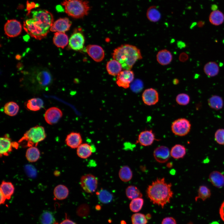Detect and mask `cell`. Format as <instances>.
Instances as JSON below:
<instances>
[{
	"label": "cell",
	"instance_id": "cell-1",
	"mask_svg": "<svg viewBox=\"0 0 224 224\" xmlns=\"http://www.w3.org/2000/svg\"><path fill=\"white\" fill-rule=\"evenodd\" d=\"M172 184L166 182L164 178H157L147 187V194L150 201L154 204L163 208L170 203L173 193Z\"/></svg>",
	"mask_w": 224,
	"mask_h": 224
},
{
	"label": "cell",
	"instance_id": "cell-2",
	"mask_svg": "<svg viewBox=\"0 0 224 224\" xmlns=\"http://www.w3.org/2000/svg\"><path fill=\"white\" fill-rule=\"evenodd\" d=\"M112 55L113 58L126 70H131L136 62L142 58L139 49L129 44L122 45L115 49Z\"/></svg>",
	"mask_w": 224,
	"mask_h": 224
},
{
	"label": "cell",
	"instance_id": "cell-3",
	"mask_svg": "<svg viewBox=\"0 0 224 224\" xmlns=\"http://www.w3.org/2000/svg\"><path fill=\"white\" fill-rule=\"evenodd\" d=\"M66 13L75 19H80L87 16L91 9L86 0H64L62 2Z\"/></svg>",
	"mask_w": 224,
	"mask_h": 224
},
{
	"label": "cell",
	"instance_id": "cell-4",
	"mask_svg": "<svg viewBox=\"0 0 224 224\" xmlns=\"http://www.w3.org/2000/svg\"><path fill=\"white\" fill-rule=\"evenodd\" d=\"M46 135L44 128L36 126L30 128L24 134L18 142H27V146L30 147L35 146L45 138Z\"/></svg>",
	"mask_w": 224,
	"mask_h": 224
},
{
	"label": "cell",
	"instance_id": "cell-5",
	"mask_svg": "<svg viewBox=\"0 0 224 224\" xmlns=\"http://www.w3.org/2000/svg\"><path fill=\"white\" fill-rule=\"evenodd\" d=\"M23 28L31 36L39 40L45 37L49 31L43 28L32 18L24 22Z\"/></svg>",
	"mask_w": 224,
	"mask_h": 224
},
{
	"label": "cell",
	"instance_id": "cell-6",
	"mask_svg": "<svg viewBox=\"0 0 224 224\" xmlns=\"http://www.w3.org/2000/svg\"><path fill=\"white\" fill-rule=\"evenodd\" d=\"M31 13L32 18L43 28L49 31L54 23L52 14L45 10L34 11L32 12Z\"/></svg>",
	"mask_w": 224,
	"mask_h": 224
},
{
	"label": "cell",
	"instance_id": "cell-7",
	"mask_svg": "<svg viewBox=\"0 0 224 224\" xmlns=\"http://www.w3.org/2000/svg\"><path fill=\"white\" fill-rule=\"evenodd\" d=\"M191 128L190 121L184 118L176 119L172 122L171 125L172 133L175 135L180 136L187 135L190 132Z\"/></svg>",
	"mask_w": 224,
	"mask_h": 224
},
{
	"label": "cell",
	"instance_id": "cell-8",
	"mask_svg": "<svg viewBox=\"0 0 224 224\" xmlns=\"http://www.w3.org/2000/svg\"><path fill=\"white\" fill-rule=\"evenodd\" d=\"M98 180L92 174H87L83 175L80 180V184L86 192L92 193L95 192L97 187Z\"/></svg>",
	"mask_w": 224,
	"mask_h": 224
},
{
	"label": "cell",
	"instance_id": "cell-9",
	"mask_svg": "<svg viewBox=\"0 0 224 224\" xmlns=\"http://www.w3.org/2000/svg\"><path fill=\"white\" fill-rule=\"evenodd\" d=\"M21 30L22 26L20 22L15 19L8 20L4 26L6 35L10 37L18 36L21 33Z\"/></svg>",
	"mask_w": 224,
	"mask_h": 224
},
{
	"label": "cell",
	"instance_id": "cell-10",
	"mask_svg": "<svg viewBox=\"0 0 224 224\" xmlns=\"http://www.w3.org/2000/svg\"><path fill=\"white\" fill-rule=\"evenodd\" d=\"M134 78V74L132 71L125 70L117 75L116 83L119 86L127 89L130 86Z\"/></svg>",
	"mask_w": 224,
	"mask_h": 224
},
{
	"label": "cell",
	"instance_id": "cell-11",
	"mask_svg": "<svg viewBox=\"0 0 224 224\" xmlns=\"http://www.w3.org/2000/svg\"><path fill=\"white\" fill-rule=\"evenodd\" d=\"M62 115L63 113L60 109L53 107L49 108L46 110L44 118L47 123L52 125L57 123Z\"/></svg>",
	"mask_w": 224,
	"mask_h": 224
},
{
	"label": "cell",
	"instance_id": "cell-12",
	"mask_svg": "<svg viewBox=\"0 0 224 224\" xmlns=\"http://www.w3.org/2000/svg\"><path fill=\"white\" fill-rule=\"evenodd\" d=\"M143 103L147 105L151 106L155 105L159 100V94L157 91L153 88L145 90L142 95Z\"/></svg>",
	"mask_w": 224,
	"mask_h": 224
},
{
	"label": "cell",
	"instance_id": "cell-13",
	"mask_svg": "<svg viewBox=\"0 0 224 224\" xmlns=\"http://www.w3.org/2000/svg\"><path fill=\"white\" fill-rule=\"evenodd\" d=\"M72 22L67 17L60 18L54 22L50 30L52 32L64 33L69 30Z\"/></svg>",
	"mask_w": 224,
	"mask_h": 224
},
{
	"label": "cell",
	"instance_id": "cell-14",
	"mask_svg": "<svg viewBox=\"0 0 224 224\" xmlns=\"http://www.w3.org/2000/svg\"><path fill=\"white\" fill-rule=\"evenodd\" d=\"M86 50L89 55L96 62H100L104 58V50L99 45H89L86 47Z\"/></svg>",
	"mask_w": 224,
	"mask_h": 224
},
{
	"label": "cell",
	"instance_id": "cell-15",
	"mask_svg": "<svg viewBox=\"0 0 224 224\" xmlns=\"http://www.w3.org/2000/svg\"><path fill=\"white\" fill-rule=\"evenodd\" d=\"M84 43V37L82 34L76 32L70 37L68 42L69 46L73 50L78 51L83 49Z\"/></svg>",
	"mask_w": 224,
	"mask_h": 224
},
{
	"label": "cell",
	"instance_id": "cell-16",
	"mask_svg": "<svg viewBox=\"0 0 224 224\" xmlns=\"http://www.w3.org/2000/svg\"><path fill=\"white\" fill-rule=\"evenodd\" d=\"M155 138L152 130H146L141 132L139 134L136 143L142 146H147L151 145L154 141L158 140Z\"/></svg>",
	"mask_w": 224,
	"mask_h": 224
},
{
	"label": "cell",
	"instance_id": "cell-17",
	"mask_svg": "<svg viewBox=\"0 0 224 224\" xmlns=\"http://www.w3.org/2000/svg\"><path fill=\"white\" fill-rule=\"evenodd\" d=\"M153 155L155 159L157 162L160 163H165L170 158V151L167 147L160 146L154 150Z\"/></svg>",
	"mask_w": 224,
	"mask_h": 224
},
{
	"label": "cell",
	"instance_id": "cell-18",
	"mask_svg": "<svg viewBox=\"0 0 224 224\" xmlns=\"http://www.w3.org/2000/svg\"><path fill=\"white\" fill-rule=\"evenodd\" d=\"M65 142L66 145L73 149L77 148L82 142V139L79 133L72 132L68 134Z\"/></svg>",
	"mask_w": 224,
	"mask_h": 224
},
{
	"label": "cell",
	"instance_id": "cell-19",
	"mask_svg": "<svg viewBox=\"0 0 224 224\" xmlns=\"http://www.w3.org/2000/svg\"><path fill=\"white\" fill-rule=\"evenodd\" d=\"M0 155L2 156H8L12 151V142L8 135H5L0 138Z\"/></svg>",
	"mask_w": 224,
	"mask_h": 224
},
{
	"label": "cell",
	"instance_id": "cell-20",
	"mask_svg": "<svg viewBox=\"0 0 224 224\" xmlns=\"http://www.w3.org/2000/svg\"><path fill=\"white\" fill-rule=\"evenodd\" d=\"M37 80L41 86L46 87L52 82V76L49 72L46 70H43L39 72L36 76Z\"/></svg>",
	"mask_w": 224,
	"mask_h": 224
},
{
	"label": "cell",
	"instance_id": "cell-21",
	"mask_svg": "<svg viewBox=\"0 0 224 224\" xmlns=\"http://www.w3.org/2000/svg\"><path fill=\"white\" fill-rule=\"evenodd\" d=\"M172 56L170 51L164 49L158 52L156 55V59L158 62L162 65L169 64L172 61Z\"/></svg>",
	"mask_w": 224,
	"mask_h": 224
},
{
	"label": "cell",
	"instance_id": "cell-22",
	"mask_svg": "<svg viewBox=\"0 0 224 224\" xmlns=\"http://www.w3.org/2000/svg\"><path fill=\"white\" fill-rule=\"evenodd\" d=\"M15 188L12 184L9 182L3 181L1 184L0 192L6 198L9 199L14 192Z\"/></svg>",
	"mask_w": 224,
	"mask_h": 224
},
{
	"label": "cell",
	"instance_id": "cell-23",
	"mask_svg": "<svg viewBox=\"0 0 224 224\" xmlns=\"http://www.w3.org/2000/svg\"><path fill=\"white\" fill-rule=\"evenodd\" d=\"M209 179L215 187L221 188L224 185V176L218 171H213L209 175Z\"/></svg>",
	"mask_w": 224,
	"mask_h": 224
},
{
	"label": "cell",
	"instance_id": "cell-24",
	"mask_svg": "<svg viewBox=\"0 0 224 224\" xmlns=\"http://www.w3.org/2000/svg\"><path fill=\"white\" fill-rule=\"evenodd\" d=\"M53 41L58 47L63 48L68 44L69 41L67 35L64 33L56 32L54 34Z\"/></svg>",
	"mask_w": 224,
	"mask_h": 224
},
{
	"label": "cell",
	"instance_id": "cell-25",
	"mask_svg": "<svg viewBox=\"0 0 224 224\" xmlns=\"http://www.w3.org/2000/svg\"><path fill=\"white\" fill-rule=\"evenodd\" d=\"M106 67L108 73L114 76L117 75L121 71L122 68L120 63L114 59L109 61L107 63Z\"/></svg>",
	"mask_w": 224,
	"mask_h": 224
},
{
	"label": "cell",
	"instance_id": "cell-26",
	"mask_svg": "<svg viewBox=\"0 0 224 224\" xmlns=\"http://www.w3.org/2000/svg\"><path fill=\"white\" fill-rule=\"evenodd\" d=\"M92 152V147L86 143L81 144L77 150V155L82 159H86L90 157Z\"/></svg>",
	"mask_w": 224,
	"mask_h": 224
},
{
	"label": "cell",
	"instance_id": "cell-27",
	"mask_svg": "<svg viewBox=\"0 0 224 224\" xmlns=\"http://www.w3.org/2000/svg\"><path fill=\"white\" fill-rule=\"evenodd\" d=\"M205 74L209 77H213L217 75L219 68L218 64L214 62H209L206 63L203 68Z\"/></svg>",
	"mask_w": 224,
	"mask_h": 224
},
{
	"label": "cell",
	"instance_id": "cell-28",
	"mask_svg": "<svg viewBox=\"0 0 224 224\" xmlns=\"http://www.w3.org/2000/svg\"><path fill=\"white\" fill-rule=\"evenodd\" d=\"M209 21L210 23L213 25H220L224 21V15L220 11H213L209 15Z\"/></svg>",
	"mask_w": 224,
	"mask_h": 224
},
{
	"label": "cell",
	"instance_id": "cell-29",
	"mask_svg": "<svg viewBox=\"0 0 224 224\" xmlns=\"http://www.w3.org/2000/svg\"><path fill=\"white\" fill-rule=\"evenodd\" d=\"M186 149L183 145L177 144L173 146L170 150V156L175 159L183 158L186 154Z\"/></svg>",
	"mask_w": 224,
	"mask_h": 224
},
{
	"label": "cell",
	"instance_id": "cell-30",
	"mask_svg": "<svg viewBox=\"0 0 224 224\" xmlns=\"http://www.w3.org/2000/svg\"><path fill=\"white\" fill-rule=\"evenodd\" d=\"M54 194L56 198L62 200L66 198L69 194V190L67 187L63 184L57 186L54 190Z\"/></svg>",
	"mask_w": 224,
	"mask_h": 224
},
{
	"label": "cell",
	"instance_id": "cell-31",
	"mask_svg": "<svg viewBox=\"0 0 224 224\" xmlns=\"http://www.w3.org/2000/svg\"><path fill=\"white\" fill-rule=\"evenodd\" d=\"M40 155V152L35 146L29 147L27 150L26 153V157L27 160L31 162L36 161L39 159Z\"/></svg>",
	"mask_w": 224,
	"mask_h": 224
},
{
	"label": "cell",
	"instance_id": "cell-32",
	"mask_svg": "<svg viewBox=\"0 0 224 224\" xmlns=\"http://www.w3.org/2000/svg\"><path fill=\"white\" fill-rule=\"evenodd\" d=\"M44 105L43 100L39 98H33L28 100L26 104L27 109L33 111H36L42 108Z\"/></svg>",
	"mask_w": 224,
	"mask_h": 224
},
{
	"label": "cell",
	"instance_id": "cell-33",
	"mask_svg": "<svg viewBox=\"0 0 224 224\" xmlns=\"http://www.w3.org/2000/svg\"><path fill=\"white\" fill-rule=\"evenodd\" d=\"M208 104L212 109L218 110L221 109L223 105L222 99L217 95H213L208 100Z\"/></svg>",
	"mask_w": 224,
	"mask_h": 224
},
{
	"label": "cell",
	"instance_id": "cell-34",
	"mask_svg": "<svg viewBox=\"0 0 224 224\" xmlns=\"http://www.w3.org/2000/svg\"><path fill=\"white\" fill-rule=\"evenodd\" d=\"M19 109L18 105L13 101H10L6 103L4 106V111L7 115L13 116L18 113Z\"/></svg>",
	"mask_w": 224,
	"mask_h": 224
},
{
	"label": "cell",
	"instance_id": "cell-35",
	"mask_svg": "<svg viewBox=\"0 0 224 224\" xmlns=\"http://www.w3.org/2000/svg\"><path fill=\"white\" fill-rule=\"evenodd\" d=\"M39 221L41 224H57L53 213L48 211L43 212L40 215Z\"/></svg>",
	"mask_w": 224,
	"mask_h": 224
},
{
	"label": "cell",
	"instance_id": "cell-36",
	"mask_svg": "<svg viewBox=\"0 0 224 224\" xmlns=\"http://www.w3.org/2000/svg\"><path fill=\"white\" fill-rule=\"evenodd\" d=\"M120 179L123 182H127L131 180L133 176L132 172L130 168L127 166H123L119 172Z\"/></svg>",
	"mask_w": 224,
	"mask_h": 224
},
{
	"label": "cell",
	"instance_id": "cell-37",
	"mask_svg": "<svg viewBox=\"0 0 224 224\" xmlns=\"http://www.w3.org/2000/svg\"><path fill=\"white\" fill-rule=\"evenodd\" d=\"M125 193L127 197L131 200L142 198V194L139 189L134 185L128 186L126 189Z\"/></svg>",
	"mask_w": 224,
	"mask_h": 224
},
{
	"label": "cell",
	"instance_id": "cell-38",
	"mask_svg": "<svg viewBox=\"0 0 224 224\" xmlns=\"http://www.w3.org/2000/svg\"><path fill=\"white\" fill-rule=\"evenodd\" d=\"M147 16L148 19L153 22H156L161 18V14L159 10L155 6H152L148 9Z\"/></svg>",
	"mask_w": 224,
	"mask_h": 224
},
{
	"label": "cell",
	"instance_id": "cell-39",
	"mask_svg": "<svg viewBox=\"0 0 224 224\" xmlns=\"http://www.w3.org/2000/svg\"><path fill=\"white\" fill-rule=\"evenodd\" d=\"M99 201L103 203H108L111 202L113 196L112 194L105 190L101 189L97 193Z\"/></svg>",
	"mask_w": 224,
	"mask_h": 224
},
{
	"label": "cell",
	"instance_id": "cell-40",
	"mask_svg": "<svg viewBox=\"0 0 224 224\" xmlns=\"http://www.w3.org/2000/svg\"><path fill=\"white\" fill-rule=\"evenodd\" d=\"M144 200L142 198H139L132 200L129 204L130 210L136 212L139 211L143 204Z\"/></svg>",
	"mask_w": 224,
	"mask_h": 224
},
{
	"label": "cell",
	"instance_id": "cell-41",
	"mask_svg": "<svg viewBox=\"0 0 224 224\" xmlns=\"http://www.w3.org/2000/svg\"><path fill=\"white\" fill-rule=\"evenodd\" d=\"M211 194L210 191L207 187L204 185L201 186L198 189V195L195 197L196 201L199 198L204 201L209 198Z\"/></svg>",
	"mask_w": 224,
	"mask_h": 224
},
{
	"label": "cell",
	"instance_id": "cell-42",
	"mask_svg": "<svg viewBox=\"0 0 224 224\" xmlns=\"http://www.w3.org/2000/svg\"><path fill=\"white\" fill-rule=\"evenodd\" d=\"M132 224H147V219L146 216L141 213H136L131 217Z\"/></svg>",
	"mask_w": 224,
	"mask_h": 224
},
{
	"label": "cell",
	"instance_id": "cell-43",
	"mask_svg": "<svg viewBox=\"0 0 224 224\" xmlns=\"http://www.w3.org/2000/svg\"><path fill=\"white\" fill-rule=\"evenodd\" d=\"M175 100L178 104L181 105H187L189 102L190 98L187 94L181 93L178 94L176 96Z\"/></svg>",
	"mask_w": 224,
	"mask_h": 224
},
{
	"label": "cell",
	"instance_id": "cell-44",
	"mask_svg": "<svg viewBox=\"0 0 224 224\" xmlns=\"http://www.w3.org/2000/svg\"><path fill=\"white\" fill-rule=\"evenodd\" d=\"M90 211L89 207L86 204H83L80 205L77 208V214L81 217L87 216Z\"/></svg>",
	"mask_w": 224,
	"mask_h": 224
},
{
	"label": "cell",
	"instance_id": "cell-45",
	"mask_svg": "<svg viewBox=\"0 0 224 224\" xmlns=\"http://www.w3.org/2000/svg\"><path fill=\"white\" fill-rule=\"evenodd\" d=\"M214 137L215 140L218 144L224 145V129H217L215 133Z\"/></svg>",
	"mask_w": 224,
	"mask_h": 224
},
{
	"label": "cell",
	"instance_id": "cell-46",
	"mask_svg": "<svg viewBox=\"0 0 224 224\" xmlns=\"http://www.w3.org/2000/svg\"><path fill=\"white\" fill-rule=\"evenodd\" d=\"M161 224H176V222L175 219L173 217H168L163 220Z\"/></svg>",
	"mask_w": 224,
	"mask_h": 224
},
{
	"label": "cell",
	"instance_id": "cell-47",
	"mask_svg": "<svg viewBox=\"0 0 224 224\" xmlns=\"http://www.w3.org/2000/svg\"><path fill=\"white\" fill-rule=\"evenodd\" d=\"M142 84L140 80H135L132 84V87L135 89H139L142 88Z\"/></svg>",
	"mask_w": 224,
	"mask_h": 224
},
{
	"label": "cell",
	"instance_id": "cell-48",
	"mask_svg": "<svg viewBox=\"0 0 224 224\" xmlns=\"http://www.w3.org/2000/svg\"><path fill=\"white\" fill-rule=\"evenodd\" d=\"M219 213L221 219L224 222V201L220 208Z\"/></svg>",
	"mask_w": 224,
	"mask_h": 224
},
{
	"label": "cell",
	"instance_id": "cell-49",
	"mask_svg": "<svg viewBox=\"0 0 224 224\" xmlns=\"http://www.w3.org/2000/svg\"><path fill=\"white\" fill-rule=\"evenodd\" d=\"M188 58V55L185 53H181L180 56V60L182 62H184L186 61Z\"/></svg>",
	"mask_w": 224,
	"mask_h": 224
},
{
	"label": "cell",
	"instance_id": "cell-50",
	"mask_svg": "<svg viewBox=\"0 0 224 224\" xmlns=\"http://www.w3.org/2000/svg\"><path fill=\"white\" fill-rule=\"evenodd\" d=\"M59 224H76L72 221L68 219H66L62 221Z\"/></svg>",
	"mask_w": 224,
	"mask_h": 224
},
{
	"label": "cell",
	"instance_id": "cell-51",
	"mask_svg": "<svg viewBox=\"0 0 224 224\" xmlns=\"http://www.w3.org/2000/svg\"><path fill=\"white\" fill-rule=\"evenodd\" d=\"M6 199L4 196L0 193V203L1 204H4Z\"/></svg>",
	"mask_w": 224,
	"mask_h": 224
},
{
	"label": "cell",
	"instance_id": "cell-52",
	"mask_svg": "<svg viewBox=\"0 0 224 224\" xmlns=\"http://www.w3.org/2000/svg\"><path fill=\"white\" fill-rule=\"evenodd\" d=\"M147 219H149L151 217V216L150 214H147L146 216Z\"/></svg>",
	"mask_w": 224,
	"mask_h": 224
},
{
	"label": "cell",
	"instance_id": "cell-53",
	"mask_svg": "<svg viewBox=\"0 0 224 224\" xmlns=\"http://www.w3.org/2000/svg\"><path fill=\"white\" fill-rule=\"evenodd\" d=\"M121 224H127L125 221L122 220L121 222Z\"/></svg>",
	"mask_w": 224,
	"mask_h": 224
}]
</instances>
